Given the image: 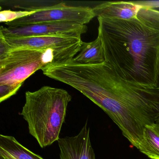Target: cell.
I'll return each mask as SVG.
<instances>
[{
	"label": "cell",
	"mask_w": 159,
	"mask_h": 159,
	"mask_svg": "<svg viewBox=\"0 0 159 159\" xmlns=\"http://www.w3.org/2000/svg\"><path fill=\"white\" fill-rule=\"evenodd\" d=\"M53 79L80 91L101 108L137 149L146 125L157 122L159 117V89L127 81L105 62L61 63L55 68Z\"/></svg>",
	"instance_id": "obj_1"
},
{
	"label": "cell",
	"mask_w": 159,
	"mask_h": 159,
	"mask_svg": "<svg viewBox=\"0 0 159 159\" xmlns=\"http://www.w3.org/2000/svg\"><path fill=\"white\" fill-rule=\"evenodd\" d=\"M128 20L98 17V36L105 63L120 78L131 83L156 88L159 50V11L142 5Z\"/></svg>",
	"instance_id": "obj_2"
},
{
	"label": "cell",
	"mask_w": 159,
	"mask_h": 159,
	"mask_svg": "<svg viewBox=\"0 0 159 159\" xmlns=\"http://www.w3.org/2000/svg\"><path fill=\"white\" fill-rule=\"evenodd\" d=\"M70 95L64 89L44 86L25 93L20 115L28 125L29 134L41 148L52 145L60 138Z\"/></svg>",
	"instance_id": "obj_3"
},
{
	"label": "cell",
	"mask_w": 159,
	"mask_h": 159,
	"mask_svg": "<svg viewBox=\"0 0 159 159\" xmlns=\"http://www.w3.org/2000/svg\"><path fill=\"white\" fill-rule=\"evenodd\" d=\"M59 61L51 49H12L0 59V84H23L39 70Z\"/></svg>",
	"instance_id": "obj_4"
},
{
	"label": "cell",
	"mask_w": 159,
	"mask_h": 159,
	"mask_svg": "<svg viewBox=\"0 0 159 159\" xmlns=\"http://www.w3.org/2000/svg\"><path fill=\"white\" fill-rule=\"evenodd\" d=\"M34 11L36 12L31 15L5 23V25L11 27L46 23H69L85 25L95 17L93 8L68 6L64 3L44 6Z\"/></svg>",
	"instance_id": "obj_5"
},
{
	"label": "cell",
	"mask_w": 159,
	"mask_h": 159,
	"mask_svg": "<svg viewBox=\"0 0 159 159\" xmlns=\"http://www.w3.org/2000/svg\"><path fill=\"white\" fill-rule=\"evenodd\" d=\"M5 39L12 49L53 50L57 55L59 63L73 59L80 52L82 43L81 39L58 36Z\"/></svg>",
	"instance_id": "obj_6"
},
{
	"label": "cell",
	"mask_w": 159,
	"mask_h": 159,
	"mask_svg": "<svg viewBox=\"0 0 159 159\" xmlns=\"http://www.w3.org/2000/svg\"><path fill=\"white\" fill-rule=\"evenodd\" d=\"M87 30L86 25L69 23H46L17 27L1 26L0 34L5 38L58 36L81 39L82 35L86 33Z\"/></svg>",
	"instance_id": "obj_7"
},
{
	"label": "cell",
	"mask_w": 159,
	"mask_h": 159,
	"mask_svg": "<svg viewBox=\"0 0 159 159\" xmlns=\"http://www.w3.org/2000/svg\"><path fill=\"white\" fill-rule=\"evenodd\" d=\"M57 142L60 150L59 159H96L87 122L78 134L59 138Z\"/></svg>",
	"instance_id": "obj_8"
},
{
	"label": "cell",
	"mask_w": 159,
	"mask_h": 159,
	"mask_svg": "<svg viewBox=\"0 0 159 159\" xmlns=\"http://www.w3.org/2000/svg\"><path fill=\"white\" fill-rule=\"evenodd\" d=\"M142 6L133 2H109L98 5L93 10L98 17L128 20L137 16Z\"/></svg>",
	"instance_id": "obj_9"
},
{
	"label": "cell",
	"mask_w": 159,
	"mask_h": 159,
	"mask_svg": "<svg viewBox=\"0 0 159 159\" xmlns=\"http://www.w3.org/2000/svg\"><path fill=\"white\" fill-rule=\"evenodd\" d=\"M71 61L82 65L101 64L105 62V54L102 41L99 36L93 41H82L79 54Z\"/></svg>",
	"instance_id": "obj_10"
},
{
	"label": "cell",
	"mask_w": 159,
	"mask_h": 159,
	"mask_svg": "<svg viewBox=\"0 0 159 159\" xmlns=\"http://www.w3.org/2000/svg\"><path fill=\"white\" fill-rule=\"evenodd\" d=\"M0 152L13 159H44L24 147L12 136L0 135Z\"/></svg>",
	"instance_id": "obj_11"
},
{
	"label": "cell",
	"mask_w": 159,
	"mask_h": 159,
	"mask_svg": "<svg viewBox=\"0 0 159 159\" xmlns=\"http://www.w3.org/2000/svg\"><path fill=\"white\" fill-rule=\"evenodd\" d=\"M138 149L150 159H159V124L146 125Z\"/></svg>",
	"instance_id": "obj_12"
},
{
	"label": "cell",
	"mask_w": 159,
	"mask_h": 159,
	"mask_svg": "<svg viewBox=\"0 0 159 159\" xmlns=\"http://www.w3.org/2000/svg\"><path fill=\"white\" fill-rule=\"evenodd\" d=\"M35 12V11H14L11 10H5L1 11L0 12V22L7 23L12 22L22 17L31 15Z\"/></svg>",
	"instance_id": "obj_13"
},
{
	"label": "cell",
	"mask_w": 159,
	"mask_h": 159,
	"mask_svg": "<svg viewBox=\"0 0 159 159\" xmlns=\"http://www.w3.org/2000/svg\"><path fill=\"white\" fill-rule=\"evenodd\" d=\"M22 84H0V102H3L16 94Z\"/></svg>",
	"instance_id": "obj_14"
},
{
	"label": "cell",
	"mask_w": 159,
	"mask_h": 159,
	"mask_svg": "<svg viewBox=\"0 0 159 159\" xmlns=\"http://www.w3.org/2000/svg\"><path fill=\"white\" fill-rule=\"evenodd\" d=\"M12 50L11 47L6 42L4 36L0 34V59L3 58Z\"/></svg>",
	"instance_id": "obj_15"
},
{
	"label": "cell",
	"mask_w": 159,
	"mask_h": 159,
	"mask_svg": "<svg viewBox=\"0 0 159 159\" xmlns=\"http://www.w3.org/2000/svg\"><path fill=\"white\" fill-rule=\"evenodd\" d=\"M156 88L159 89V50L156 66Z\"/></svg>",
	"instance_id": "obj_16"
},
{
	"label": "cell",
	"mask_w": 159,
	"mask_h": 159,
	"mask_svg": "<svg viewBox=\"0 0 159 159\" xmlns=\"http://www.w3.org/2000/svg\"><path fill=\"white\" fill-rule=\"evenodd\" d=\"M0 159H13L10 156L4 154L3 152H0Z\"/></svg>",
	"instance_id": "obj_17"
},
{
	"label": "cell",
	"mask_w": 159,
	"mask_h": 159,
	"mask_svg": "<svg viewBox=\"0 0 159 159\" xmlns=\"http://www.w3.org/2000/svg\"><path fill=\"white\" fill-rule=\"evenodd\" d=\"M157 123H158L159 124V118H158V120H157Z\"/></svg>",
	"instance_id": "obj_18"
}]
</instances>
